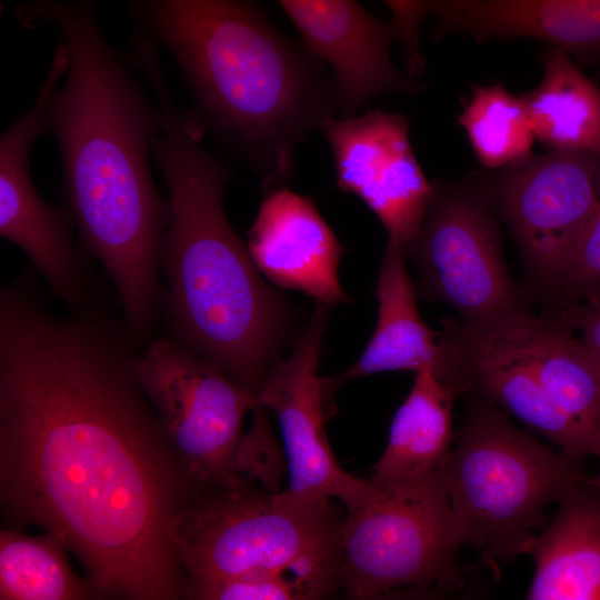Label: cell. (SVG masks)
I'll return each mask as SVG.
<instances>
[{
  "instance_id": "obj_25",
  "label": "cell",
  "mask_w": 600,
  "mask_h": 600,
  "mask_svg": "<svg viewBox=\"0 0 600 600\" xmlns=\"http://www.w3.org/2000/svg\"><path fill=\"white\" fill-rule=\"evenodd\" d=\"M184 599L192 600H302L319 599L304 580L278 572H248L211 579L190 580Z\"/></svg>"
},
{
  "instance_id": "obj_19",
  "label": "cell",
  "mask_w": 600,
  "mask_h": 600,
  "mask_svg": "<svg viewBox=\"0 0 600 600\" xmlns=\"http://www.w3.org/2000/svg\"><path fill=\"white\" fill-rule=\"evenodd\" d=\"M588 479L561 498L532 541L529 600H600V491Z\"/></svg>"
},
{
  "instance_id": "obj_4",
  "label": "cell",
  "mask_w": 600,
  "mask_h": 600,
  "mask_svg": "<svg viewBox=\"0 0 600 600\" xmlns=\"http://www.w3.org/2000/svg\"><path fill=\"white\" fill-rule=\"evenodd\" d=\"M138 33L171 54L191 112L269 191L293 177L296 152L339 116L328 66L289 38L258 0H127Z\"/></svg>"
},
{
  "instance_id": "obj_27",
  "label": "cell",
  "mask_w": 600,
  "mask_h": 600,
  "mask_svg": "<svg viewBox=\"0 0 600 600\" xmlns=\"http://www.w3.org/2000/svg\"><path fill=\"white\" fill-rule=\"evenodd\" d=\"M389 8L398 41L402 46L406 76L418 82L426 69L421 53V29L429 16L434 13L439 0H382Z\"/></svg>"
},
{
  "instance_id": "obj_29",
  "label": "cell",
  "mask_w": 600,
  "mask_h": 600,
  "mask_svg": "<svg viewBox=\"0 0 600 600\" xmlns=\"http://www.w3.org/2000/svg\"><path fill=\"white\" fill-rule=\"evenodd\" d=\"M588 481L600 491V469L598 473L592 479H588Z\"/></svg>"
},
{
  "instance_id": "obj_12",
  "label": "cell",
  "mask_w": 600,
  "mask_h": 600,
  "mask_svg": "<svg viewBox=\"0 0 600 600\" xmlns=\"http://www.w3.org/2000/svg\"><path fill=\"white\" fill-rule=\"evenodd\" d=\"M599 156L568 150L508 167L493 196L536 276L559 287L598 200Z\"/></svg>"
},
{
  "instance_id": "obj_5",
  "label": "cell",
  "mask_w": 600,
  "mask_h": 600,
  "mask_svg": "<svg viewBox=\"0 0 600 600\" xmlns=\"http://www.w3.org/2000/svg\"><path fill=\"white\" fill-rule=\"evenodd\" d=\"M441 471L467 544L493 567L529 553L547 507L588 479L583 459L541 444L487 400L469 408Z\"/></svg>"
},
{
  "instance_id": "obj_20",
  "label": "cell",
  "mask_w": 600,
  "mask_h": 600,
  "mask_svg": "<svg viewBox=\"0 0 600 600\" xmlns=\"http://www.w3.org/2000/svg\"><path fill=\"white\" fill-rule=\"evenodd\" d=\"M489 333L518 347L589 457L600 458V366L571 329L528 316L509 329Z\"/></svg>"
},
{
  "instance_id": "obj_2",
  "label": "cell",
  "mask_w": 600,
  "mask_h": 600,
  "mask_svg": "<svg viewBox=\"0 0 600 600\" xmlns=\"http://www.w3.org/2000/svg\"><path fill=\"white\" fill-rule=\"evenodd\" d=\"M98 1L29 0L17 17L28 28L54 27L67 51V82L53 91L48 110L61 192L82 248L116 289L123 319L147 332L162 310L160 248L170 213L149 162L162 116L106 40Z\"/></svg>"
},
{
  "instance_id": "obj_6",
  "label": "cell",
  "mask_w": 600,
  "mask_h": 600,
  "mask_svg": "<svg viewBox=\"0 0 600 600\" xmlns=\"http://www.w3.org/2000/svg\"><path fill=\"white\" fill-rule=\"evenodd\" d=\"M344 520L331 501L294 504L250 479L233 487L202 484L178 522L184 584L269 571L304 580L319 599L336 596L342 591Z\"/></svg>"
},
{
  "instance_id": "obj_8",
  "label": "cell",
  "mask_w": 600,
  "mask_h": 600,
  "mask_svg": "<svg viewBox=\"0 0 600 600\" xmlns=\"http://www.w3.org/2000/svg\"><path fill=\"white\" fill-rule=\"evenodd\" d=\"M139 381L188 473L200 484L243 482L236 468L242 422L254 396L216 364L169 338L150 339Z\"/></svg>"
},
{
  "instance_id": "obj_17",
  "label": "cell",
  "mask_w": 600,
  "mask_h": 600,
  "mask_svg": "<svg viewBox=\"0 0 600 600\" xmlns=\"http://www.w3.org/2000/svg\"><path fill=\"white\" fill-rule=\"evenodd\" d=\"M464 389L518 418L574 458L589 457L571 423L554 407L532 366L509 339L467 327H448Z\"/></svg>"
},
{
  "instance_id": "obj_14",
  "label": "cell",
  "mask_w": 600,
  "mask_h": 600,
  "mask_svg": "<svg viewBox=\"0 0 600 600\" xmlns=\"http://www.w3.org/2000/svg\"><path fill=\"white\" fill-rule=\"evenodd\" d=\"M301 41L330 69L339 117L356 114L378 96L417 93L421 86L400 73L390 58L398 40L392 21L370 13L358 0H278Z\"/></svg>"
},
{
  "instance_id": "obj_7",
  "label": "cell",
  "mask_w": 600,
  "mask_h": 600,
  "mask_svg": "<svg viewBox=\"0 0 600 600\" xmlns=\"http://www.w3.org/2000/svg\"><path fill=\"white\" fill-rule=\"evenodd\" d=\"M467 544L441 469L417 479L370 486L346 510L341 584L346 598L399 592H453L464 586L457 561Z\"/></svg>"
},
{
  "instance_id": "obj_11",
  "label": "cell",
  "mask_w": 600,
  "mask_h": 600,
  "mask_svg": "<svg viewBox=\"0 0 600 600\" xmlns=\"http://www.w3.org/2000/svg\"><path fill=\"white\" fill-rule=\"evenodd\" d=\"M329 321V306L318 302L291 353L268 372L257 406L278 418L289 467V486L279 494L299 506L337 498L348 510L369 488L370 479L346 472L337 462L324 430L327 398L319 358Z\"/></svg>"
},
{
  "instance_id": "obj_22",
  "label": "cell",
  "mask_w": 600,
  "mask_h": 600,
  "mask_svg": "<svg viewBox=\"0 0 600 600\" xmlns=\"http://www.w3.org/2000/svg\"><path fill=\"white\" fill-rule=\"evenodd\" d=\"M536 139L550 150L600 156V87L587 78L566 50L543 56V79L521 96Z\"/></svg>"
},
{
  "instance_id": "obj_16",
  "label": "cell",
  "mask_w": 600,
  "mask_h": 600,
  "mask_svg": "<svg viewBox=\"0 0 600 600\" xmlns=\"http://www.w3.org/2000/svg\"><path fill=\"white\" fill-rule=\"evenodd\" d=\"M407 251L388 242L377 283L378 321L359 359L346 371L323 377L332 402L346 382L386 371L429 369L456 392L462 390L454 347L422 320L416 291L406 268Z\"/></svg>"
},
{
  "instance_id": "obj_18",
  "label": "cell",
  "mask_w": 600,
  "mask_h": 600,
  "mask_svg": "<svg viewBox=\"0 0 600 600\" xmlns=\"http://www.w3.org/2000/svg\"><path fill=\"white\" fill-rule=\"evenodd\" d=\"M436 40L528 38L574 54L600 51V0H439Z\"/></svg>"
},
{
  "instance_id": "obj_26",
  "label": "cell",
  "mask_w": 600,
  "mask_h": 600,
  "mask_svg": "<svg viewBox=\"0 0 600 600\" xmlns=\"http://www.w3.org/2000/svg\"><path fill=\"white\" fill-rule=\"evenodd\" d=\"M598 200L572 253L559 286L568 294L589 297L600 290V156Z\"/></svg>"
},
{
  "instance_id": "obj_9",
  "label": "cell",
  "mask_w": 600,
  "mask_h": 600,
  "mask_svg": "<svg viewBox=\"0 0 600 600\" xmlns=\"http://www.w3.org/2000/svg\"><path fill=\"white\" fill-rule=\"evenodd\" d=\"M434 192L409 256L428 292L449 303L478 332L509 329L530 316L503 264L497 230L474 192L433 184Z\"/></svg>"
},
{
  "instance_id": "obj_23",
  "label": "cell",
  "mask_w": 600,
  "mask_h": 600,
  "mask_svg": "<svg viewBox=\"0 0 600 600\" xmlns=\"http://www.w3.org/2000/svg\"><path fill=\"white\" fill-rule=\"evenodd\" d=\"M68 548L53 533L28 534L22 528L0 531L1 600L100 599L84 577L72 569Z\"/></svg>"
},
{
  "instance_id": "obj_15",
  "label": "cell",
  "mask_w": 600,
  "mask_h": 600,
  "mask_svg": "<svg viewBox=\"0 0 600 600\" xmlns=\"http://www.w3.org/2000/svg\"><path fill=\"white\" fill-rule=\"evenodd\" d=\"M248 249L274 286L329 307L349 302L338 279L342 248L309 197L286 186L266 191L248 232Z\"/></svg>"
},
{
  "instance_id": "obj_21",
  "label": "cell",
  "mask_w": 600,
  "mask_h": 600,
  "mask_svg": "<svg viewBox=\"0 0 600 600\" xmlns=\"http://www.w3.org/2000/svg\"><path fill=\"white\" fill-rule=\"evenodd\" d=\"M454 389L431 370L416 372L413 384L396 411L389 438L371 480L390 484L441 469L453 447Z\"/></svg>"
},
{
  "instance_id": "obj_1",
  "label": "cell",
  "mask_w": 600,
  "mask_h": 600,
  "mask_svg": "<svg viewBox=\"0 0 600 600\" xmlns=\"http://www.w3.org/2000/svg\"><path fill=\"white\" fill-rule=\"evenodd\" d=\"M37 274L0 290L1 523L56 534L100 599H184L177 528L202 484L139 381L142 344L103 298L57 314Z\"/></svg>"
},
{
  "instance_id": "obj_3",
  "label": "cell",
  "mask_w": 600,
  "mask_h": 600,
  "mask_svg": "<svg viewBox=\"0 0 600 600\" xmlns=\"http://www.w3.org/2000/svg\"><path fill=\"white\" fill-rule=\"evenodd\" d=\"M146 78L162 116L151 159L170 211L160 248L166 336L219 367L257 400L294 333L296 311L263 280L226 214L230 164L203 146L201 127L174 102L162 68H150Z\"/></svg>"
},
{
  "instance_id": "obj_28",
  "label": "cell",
  "mask_w": 600,
  "mask_h": 600,
  "mask_svg": "<svg viewBox=\"0 0 600 600\" xmlns=\"http://www.w3.org/2000/svg\"><path fill=\"white\" fill-rule=\"evenodd\" d=\"M587 300L584 306L567 310L564 324L580 331L579 340L600 366V290Z\"/></svg>"
},
{
  "instance_id": "obj_13",
  "label": "cell",
  "mask_w": 600,
  "mask_h": 600,
  "mask_svg": "<svg viewBox=\"0 0 600 600\" xmlns=\"http://www.w3.org/2000/svg\"><path fill=\"white\" fill-rule=\"evenodd\" d=\"M409 130L407 116L382 109L333 118L321 130L337 188L364 202L387 230L389 243L408 256L434 192L413 153Z\"/></svg>"
},
{
  "instance_id": "obj_10",
  "label": "cell",
  "mask_w": 600,
  "mask_h": 600,
  "mask_svg": "<svg viewBox=\"0 0 600 600\" xmlns=\"http://www.w3.org/2000/svg\"><path fill=\"white\" fill-rule=\"evenodd\" d=\"M67 70V56L56 51L32 106L1 134L0 236L23 251L49 291L72 310L98 299L101 291L73 240L69 209L43 200L30 173L32 146L49 131V102Z\"/></svg>"
},
{
  "instance_id": "obj_24",
  "label": "cell",
  "mask_w": 600,
  "mask_h": 600,
  "mask_svg": "<svg viewBox=\"0 0 600 600\" xmlns=\"http://www.w3.org/2000/svg\"><path fill=\"white\" fill-rule=\"evenodd\" d=\"M458 123L486 168L511 167L533 156L536 136L527 107L501 84L474 88Z\"/></svg>"
}]
</instances>
